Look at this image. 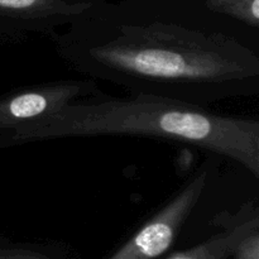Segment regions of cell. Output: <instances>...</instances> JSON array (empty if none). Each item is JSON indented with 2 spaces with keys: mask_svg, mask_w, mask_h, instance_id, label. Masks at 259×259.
Segmentation results:
<instances>
[{
  "mask_svg": "<svg viewBox=\"0 0 259 259\" xmlns=\"http://www.w3.org/2000/svg\"><path fill=\"white\" fill-rule=\"evenodd\" d=\"M88 17L53 35L57 55L86 78L201 108L259 94L258 55L230 35L176 23H94Z\"/></svg>",
  "mask_w": 259,
  "mask_h": 259,
  "instance_id": "obj_1",
  "label": "cell"
},
{
  "mask_svg": "<svg viewBox=\"0 0 259 259\" xmlns=\"http://www.w3.org/2000/svg\"><path fill=\"white\" fill-rule=\"evenodd\" d=\"M93 137H147L184 143L237 162L259 179V120L147 95L104 93L0 136V148Z\"/></svg>",
  "mask_w": 259,
  "mask_h": 259,
  "instance_id": "obj_2",
  "label": "cell"
},
{
  "mask_svg": "<svg viewBox=\"0 0 259 259\" xmlns=\"http://www.w3.org/2000/svg\"><path fill=\"white\" fill-rule=\"evenodd\" d=\"M210 171L196 172L161 209L108 259H158L174 245L185 223L201 200Z\"/></svg>",
  "mask_w": 259,
  "mask_h": 259,
  "instance_id": "obj_3",
  "label": "cell"
},
{
  "mask_svg": "<svg viewBox=\"0 0 259 259\" xmlns=\"http://www.w3.org/2000/svg\"><path fill=\"white\" fill-rule=\"evenodd\" d=\"M101 93L98 82L90 78L48 81L14 89L0 96V136Z\"/></svg>",
  "mask_w": 259,
  "mask_h": 259,
  "instance_id": "obj_4",
  "label": "cell"
},
{
  "mask_svg": "<svg viewBox=\"0 0 259 259\" xmlns=\"http://www.w3.org/2000/svg\"><path fill=\"white\" fill-rule=\"evenodd\" d=\"M103 4L100 0H0V32L13 38L53 33L93 14Z\"/></svg>",
  "mask_w": 259,
  "mask_h": 259,
  "instance_id": "obj_5",
  "label": "cell"
},
{
  "mask_svg": "<svg viewBox=\"0 0 259 259\" xmlns=\"http://www.w3.org/2000/svg\"><path fill=\"white\" fill-rule=\"evenodd\" d=\"M234 229L230 257L233 259H259V211L255 202H245L238 212H225Z\"/></svg>",
  "mask_w": 259,
  "mask_h": 259,
  "instance_id": "obj_6",
  "label": "cell"
},
{
  "mask_svg": "<svg viewBox=\"0 0 259 259\" xmlns=\"http://www.w3.org/2000/svg\"><path fill=\"white\" fill-rule=\"evenodd\" d=\"M212 224L222 228V232L217 233L205 242L171 254L166 259H227L230 257L233 242H234V229L228 222L225 212L217 215Z\"/></svg>",
  "mask_w": 259,
  "mask_h": 259,
  "instance_id": "obj_7",
  "label": "cell"
},
{
  "mask_svg": "<svg viewBox=\"0 0 259 259\" xmlns=\"http://www.w3.org/2000/svg\"><path fill=\"white\" fill-rule=\"evenodd\" d=\"M0 259H62V250L47 243H8L0 247Z\"/></svg>",
  "mask_w": 259,
  "mask_h": 259,
  "instance_id": "obj_8",
  "label": "cell"
},
{
  "mask_svg": "<svg viewBox=\"0 0 259 259\" xmlns=\"http://www.w3.org/2000/svg\"><path fill=\"white\" fill-rule=\"evenodd\" d=\"M222 14L229 15L249 27L259 28V0H242L225 8Z\"/></svg>",
  "mask_w": 259,
  "mask_h": 259,
  "instance_id": "obj_9",
  "label": "cell"
},
{
  "mask_svg": "<svg viewBox=\"0 0 259 259\" xmlns=\"http://www.w3.org/2000/svg\"><path fill=\"white\" fill-rule=\"evenodd\" d=\"M239 2H242V0H206V7L207 9L211 10V12L222 14V12L225 8L230 7V5Z\"/></svg>",
  "mask_w": 259,
  "mask_h": 259,
  "instance_id": "obj_10",
  "label": "cell"
}]
</instances>
